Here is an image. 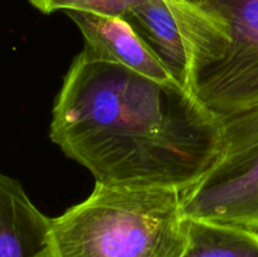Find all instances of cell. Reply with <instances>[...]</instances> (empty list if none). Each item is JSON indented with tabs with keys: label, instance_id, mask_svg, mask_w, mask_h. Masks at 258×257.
<instances>
[{
	"label": "cell",
	"instance_id": "obj_1",
	"mask_svg": "<svg viewBox=\"0 0 258 257\" xmlns=\"http://www.w3.org/2000/svg\"><path fill=\"white\" fill-rule=\"evenodd\" d=\"M49 136L96 183L181 193L223 151L221 121L190 91L86 49L63 80Z\"/></svg>",
	"mask_w": 258,
	"mask_h": 257
},
{
	"label": "cell",
	"instance_id": "obj_2",
	"mask_svg": "<svg viewBox=\"0 0 258 257\" xmlns=\"http://www.w3.org/2000/svg\"><path fill=\"white\" fill-rule=\"evenodd\" d=\"M186 244L181 191L96 183L87 199L50 219L39 257H181Z\"/></svg>",
	"mask_w": 258,
	"mask_h": 257
},
{
	"label": "cell",
	"instance_id": "obj_3",
	"mask_svg": "<svg viewBox=\"0 0 258 257\" xmlns=\"http://www.w3.org/2000/svg\"><path fill=\"white\" fill-rule=\"evenodd\" d=\"M185 218L258 231V146L223 149L216 165L181 193Z\"/></svg>",
	"mask_w": 258,
	"mask_h": 257
},
{
	"label": "cell",
	"instance_id": "obj_4",
	"mask_svg": "<svg viewBox=\"0 0 258 257\" xmlns=\"http://www.w3.org/2000/svg\"><path fill=\"white\" fill-rule=\"evenodd\" d=\"M67 15L82 33L85 49L91 54L122 65L150 78L175 82L126 19L75 10L67 12Z\"/></svg>",
	"mask_w": 258,
	"mask_h": 257
},
{
	"label": "cell",
	"instance_id": "obj_5",
	"mask_svg": "<svg viewBox=\"0 0 258 257\" xmlns=\"http://www.w3.org/2000/svg\"><path fill=\"white\" fill-rule=\"evenodd\" d=\"M50 219L19 180L0 173V257H39L49 239Z\"/></svg>",
	"mask_w": 258,
	"mask_h": 257
},
{
	"label": "cell",
	"instance_id": "obj_6",
	"mask_svg": "<svg viewBox=\"0 0 258 257\" xmlns=\"http://www.w3.org/2000/svg\"><path fill=\"white\" fill-rule=\"evenodd\" d=\"M171 78L188 90L189 67L178 23L165 0H146L123 17Z\"/></svg>",
	"mask_w": 258,
	"mask_h": 257
},
{
	"label": "cell",
	"instance_id": "obj_7",
	"mask_svg": "<svg viewBox=\"0 0 258 257\" xmlns=\"http://www.w3.org/2000/svg\"><path fill=\"white\" fill-rule=\"evenodd\" d=\"M188 244L181 257H258V231L186 218Z\"/></svg>",
	"mask_w": 258,
	"mask_h": 257
},
{
	"label": "cell",
	"instance_id": "obj_8",
	"mask_svg": "<svg viewBox=\"0 0 258 257\" xmlns=\"http://www.w3.org/2000/svg\"><path fill=\"white\" fill-rule=\"evenodd\" d=\"M146 0H29L30 4L44 14L63 12H86L107 17L123 18L130 10Z\"/></svg>",
	"mask_w": 258,
	"mask_h": 257
},
{
	"label": "cell",
	"instance_id": "obj_9",
	"mask_svg": "<svg viewBox=\"0 0 258 257\" xmlns=\"http://www.w3.org/2000/svg\"><path fill=\"white\" fill-rule=\"evenodd\" d=\"M223 149L258 146V102L221 121Z\"/></svg>",
	"mask_w": 258,
	"mask_h": 257
}]
</instances>
